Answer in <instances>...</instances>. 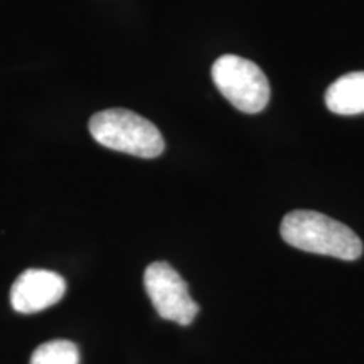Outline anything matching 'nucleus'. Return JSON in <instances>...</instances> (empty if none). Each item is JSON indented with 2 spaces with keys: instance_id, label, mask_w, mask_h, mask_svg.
I'll use <instances>...</instances> for the list:
<instances>
[{
  "instance_id": "3",
  "label": "nucleus",
  "mask_w": 364,
  "mask_h": 364,
  "mask_svg": "<svg viewBox=\"0 0 364 364\" xmlns=\"http://www.w3.org/2000/svg\"><path fill=\"white\" fill-rule=\"evenodd\" d=\"M211 76L228 102L243 113H260L270 100V83L262 68L250 59L225 54L213 65Z\"/></svg>"
},
{
  "instance_id": "5",
  "label": "nucleus",
  "mask_w": 364,
  "mask_h": 364,
  "mask_svg": "<svg viewBox=\"0 0 364 364\" xmlns=\"http://www.w3.org/2000/svg\"><path fill=\"white\" fill-rule=\"evenodd\" d=\"M66 294V280L56 272L29 268L21 273L11 289L14 311L36 314L54 306Z\"/></svg>"
},
{
  "instance_id": "4",
  "label": "nucleus",
  "mask_w": 364,
  "mask_h": 364,
  "mask_svg": "<svg viewBox=\"0 0 364 364\" xmlns=\"http://www.w3.org/2000/svg\"><path fill=\"white\" fill-rule=\"evenodd\" d=\"M144 285L150 302L166 321L189 326L198 316L199 306L191 297L188 284L166 262H154L145 268Z\"/></svg>"
},
{
  "instance_id": "7",
  "label": "nucleus",
  "mask_w": 364,
  "mask_h": 364,
  "mask_svg": "<svg viewBox=\"0 0 364 364\" xmlns=\"http://www.w3.org/2000/svg\"><path fill=\"white\" fill-rule=\"evenodd\" d=\"M31 364H80V349L71 341H49L36 348Z\"/></svg>"
},
{
  "instance_id": "1",
  "label": "nucleus",
  "mask_w": 364,
  "mask_h": 364,
  "mask_svg": "<svg viewBox=\"0 0 364 364\" xmlns=\"http://www.w3.org/2000/svg\"><path fill=\"white\" fill-rule=\"evenodd\" d=\"M280 235L290 247L353 262L363 255V243L351 228L317 211L289 213L280 225Z\"/></svg>"
},
{
  "instance_id": "2",
  "label": "nucleus",
  "mask_w": 364,
  "mask_h": 364,
  "mask_svg": "<svg viewBox=\"0 0 364 364\" xmlns=\"http://www.w3.org/2000/svg\"><path fill=\"white\" fill-rule=\"evenodd\" d=\"M90 134L103 147L140 159H156L166 149L161 132L147 118L124 108L95 113Z\"/></svg>"
},
{
  "instance_id": "6",
  "label": "nucleus",
  "mask_w": 364,
  "mask_h": 364,
  "mask_svg": "<svg viewBox=\"0 0 364 364\" xmlns=\"http://www.w3.org/2000/svg\"><path fill=\"white\" fill-rule=\"evenodd\" d=\"M327 108L336 115L364 113V71L348 73L326 91Z\"/></svg>"
}]
</instances>
